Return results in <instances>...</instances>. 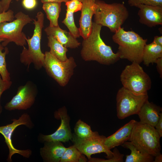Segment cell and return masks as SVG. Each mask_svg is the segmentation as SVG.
Segmentation results:
<instances>
[{
    "label": "cell",
    "instance_id": "30",
    "mask_svg": "<svg viewBox=\"0 0 162 162\" xmlns=\"http://www.w3.org/2000/svg\"><path fill=\"white\" fill-rule=\"evenodd\" d=\"M12 84V82L5 81L2 80L0 75V116L2 112V109L0 103V98L2 94L4 92L9 89Z\"/></svg>",
    "mask_w": 162,
    "mask_h": 162
},
{
    "label": "cell",
    "instance_id": "27",
    "mask_svg": "<svg viewBox=\"0 0 162 162\" xmlns=\"http://www.w3.org/2000/svg\"><path fill=\"white\" fill-rule=\"evenodd\" d=\"M74 14V13L66 10L65 18L62 22L68 28L73 36L77 38H79L80 35L79 28L75 23Z\"/></svg>",
    "mask_w": 162,
    "mask_h": 162
},
{
    "label": "cell",
    "instance_id": "25",
    "mask_svg": "<svg viewBox=\"0 0 162 162\" xmlns=\"http://www.w3.org/2000/svg\"><path fill=\"white\" fill-rule=\"evenodd\" d=\"M4 47L0 43V75L2 80L5 81H10V74L7 68L6 56L9 53L8 49Z\"/></svg>",
    "mask_w": 162,
    "mask_h": 162
},
{
    "label": "cell",
    "instance_id": "35",
    "mask_svg": "<svg viewBox=\"0 0 162 162\" xmlns=\"http://www.w3.org/2000/svg\"><path fill=\"white\" fill-rule=\"evenodd\" d=\"M157 64L156 68L157 71L160 74V77H162V57L158 58L155 62Z\"/></svg>",
    "mask_w": 162,
    "mask_h": 162
},
{
    "label": "cell",
    "instance_id": "16",
    "mask_svg": "<svg viewBox=\"0 0 162 162\" xmlns=\"http://www.w3.org/2000/svg\"><path fill=\"white\" fill-rule=\"evenodd\" d=\"M136 121L133 119L131 120L114 133L106 137L104 144L106 148L110 150L116 146L122 145L128 140Z\"/></svg>",
    "mask_w": 162,
    "mask_h": 162
},
{
    "label": "cell",
    "instance_id": "1",
    "mask_svg": "<svg viewBox=\"0 0 162 162\" xmlns=\"http://www.w3.org/2000/svg\"><path fill=\"white\" fill-rule=\"evenodd\" d=\"M101 25L92 22L91 32L83 39L80 55L86 61H96L104 65L113 64L120 58L118 53H114L111 46L106 45L100 35Z\"/></svg>",
    "mask_w": 162,
    "mask_h": 162
},
{
    "label": "cell",
    "instance_id": "11",
    "mask_svg": "<svg viewBox=\"0 0 162 162\" xmlns=\"http://www.w3.org/2000/svg\"><path fill=\"white\" fill-rule=\"evenodd\" d=\"M13 122L6 125L0 126V133L4 137L5 142L9 149V154L7 160L12 162V157L15 154H19L24 157L29 158L31 155L32 152L29 149L20 150L14 147L12 142L11 137L13 133L16 128L20 125H24L29 129L32 128L34 124L30 116L27 113L22 114L18 119H13Z\"/></svg>",
    "mask_w": 162,
    "mask_h": 162
},
{
    "label": "cell",
    "instance_id": "4",
    "mask_svg": "<svg viewBox=\"0 0 162 162\" xmlns=\"http://www.w3.org/2000/svg\"><path fill=\"white\" fill-rule=\"evenodd\" d=\"M32 19L34 26L33 34L30 38L26 37L28 47L27 49L23 46L20 54V60L22 63L27 67V69L33 63L34 68L39 70L44 67V54L42 52L40 46L44 27V14L39 11L37 13L35 18Z\"/></svg>",
    "mask_w": 162,
    "mask_h": 162
},
{
    "label": "cell",
    "instance_id": "12",
    "mask_svg": "<svg viewBox=\"0 0 162 162\" xmlns=\"http://www.w3.org/2000/svg\"><path fill=\"white\" fill-rule=\"evenodd\" d=\"M37 89L30 81L18 88L16 94L7 103L4 108L9 111L26 110L34 104L37 94Z\"/></svg>",
    "mask_w": 162,
    "mask_h": 162
},
{
    "label": "cell",
    "instance_id": "34",
    "mask_svg": "<svg viewBox=\"0 0 162 162\" xmlns=\"http://www.w3.org/2000/svg\"><path fill=\"white\" fill-rule=\"evenodd\" d=\"M13 0H2L1 1L3 12H6L8 10L10 4Z\"/></svg>",
    "mask_w": 162,
    "mask_h": 162
},
{
    "label": "cell",
    "instance_id": "8",
    "mask_svg": "<svg viewBox=\"0 0 162 162\" xmlns=\"http://www.w3.org/2000/svg\"><path fill=\"white\" fill-rule=\"evenodd\" d=\"M14 18L11 22L0 23V38L4 39L1 44L4 47L11 42L23 47L26 44V36L22 30L25 26L33 21L32 18L21 11L16 13Z\"/></svg>",
    "mask_w": 162,
    "mask_h": 162
},
{
    "label": "cell",
    "instance_id": "38",
    "mask_svg": "<svg viewBox=\"0 0 162 162\" xmlns=\"http://www.w3.org/2000/svg\"><path fill=\"white\" fill-rule=\"evenodd\" d=\"M153 162H162V154L161 153L154 157Z\"/></svg>",
    "mask_w": 162,
    "mask_h": 162
},
{
    "label": "cell",
    "instance_id": "6",
    "mask_svg": "<svg viewBox=\"0 0 162 162\" xmlns=\"http://www.w3.org/2000/svg\"><path fill=\"white\" fill-rule=\"evenodd\" d=\"M160 138L154 127L136 121L128 141L140 152L155 157L160 153Z\"/></svg>",
    "mask_w": 162,
    "mask_h": 162
},
{
    "label": "cell",
    "instance_id": "33",
    "mask_svg": "<svg viewBox=\"0 0 162 162\" xmlns=\"http://www.w3.org/2000/svg\"><path fill=\"white\" fill-rule=\"evenodd\" d=\"M155 128L158 133L160 137H162V113L160 115L158 121L156 124Z\"/></svg>",
    "mask_w": 162,
    "mask_h": 162
},
{
    "label": "cell",
    "instance_id": "29",
    "mask_svg": "<svg viewBox=\"0 0 162 162\" xmlns=\"http://www.w3.org/2000/svg\"><path fill=\"white\" fill-rule=\"evenodd\" d=\"M83 0H70L65 3L67 10L74 13L80 11Z\"/></svg>",
    "mask_w": 162,
    "mask_h": 162
},
{
    "label": "cell",
    "instance_id": "10",
    "mask_svg": "<svg viewBox=\"0 0 162 162\" xmlns=\"http://www.w3.org/2000/svg\"><path fill=\"white\" fill-rule=\"evenodd\" d=\"M148 94H135L123 86L118 91L116 97L117 116L120 119L137 114L145 103L148 100Z\"/></svg>",
    "mask_w": 162,
    "mask_h": 162
},
{
    "label": "cell",
    "instance_id": "26",
    "mask_svg": "<svg viewBox=\"0 0 162 162\" xmlns=\"http://www.w3.org/2000/svg\"><path fill=\"white\" fill-rule=\"evenodd\" d=\"M74 130V134L77 136L81 138L88 137L95 133L92 131L90 126L81 120H79L76 123Z\"/></svg>",
    "mask_w": 162,
    "mask_h": 162
},
{
    "label": "cell",
    "instance_id": "23",
    "mask_svg": "<svg viewBox=\"0 0 162 162\" xmlns=\"http://www.w3.org/2000/svg\"><path fill=\"white\" fill-rule=\"evenodd\" d=\"M61 3L50 2L43 3L42 8L50 21V26H56L58 24V18L61 10Z\"/></svg>",
    "mask_w": 162,
    "mask_h": 162
},
{
    "label": "cell",
    "instance_id": "14",
    "mask_svg": "<svg viewBox=\"0 0 162 162\" xmlns=\"http://www.w3.org/2000/svg\"><path fill=\"white\" fill-rule=\"evenodd\" d=\"M138 15L139 22L148 27L162 25V6L140 4Z\"/></svg>",
    "mask_w": 162,
    "mask_h": 162
},
{
    "label": "cell",
    "instance_id": "31",
    "mask_svg": "<svg viewBox=\"0 0 162 162\" xmlns=\"http://www.w3.org/2000/svg\"><path fill=\"white\" fill-rule=\"evenodd\" d=\"M14 18V11L10 9L0 13V23L3 22H11Z\"/></svg>",
    "mask_w": 162,
    "mask_h": 162
},
{
    "label": "cell",
    "instance_id": "13",
    "mask_svg": "<svg viewBox=\"0 0 162 162\" xmlns=\"http://www.w3.org/2000/svg\"><path fill=\"white\" fill-rule=\"evenodd\" d=\"M55 118L61 120V124L53 133L48 135L40 134L38 139L40 142H66L71 140L72 134L69 125L70 118L66 108L64 106L54 112Z\"/></svg>",
    "mask_w": 162,
    "mask_h": 162
},
{
    "label": "cell",
    "instance_id": "24",
    "mask_svg": "<svg viewBox=\"0 0 162 162\" xmlns=\"http://www.w3.org/2000/svg\"><path fill=\"white\" fill-rule=\"evenodd\" d=\"M83 154L73 145L67 148L60 162H86Z\"/></svg>",
    "mask_w": 162,
    "mask_h": 162
},
{
    "label": "cell",
    "instance_id": "39",
    "mask_svg": "<svg viewBox=\"0 0 162 162\" xmlns=\"http://www.w3.org/2000/svg\"><path fill=\"white\" fill-rule=\"evenodd\" d=\"M2 12H3V10L1 3V1H0V13H1Z\"/></svg>",
    "mask_w": 162,
    "mask_h": 162
},
{
    "label": "cell",
    "instance_id": "32",
    "mask_svg": "<svg viewBox=\"0 0 162 162\" xmlns=\"http://www.w3.org/2000/svg\"><path fill=\"white\" fill-rule=\"evenodd\" d=\"M22 4L23 7L28 10H32L37 6V0H22Z\"/></svg>",
    "mask_w": 162,
    "mask_h": 162
},
{
    "label": "cell",
    "instance_id": "28",
    "mask_svg": "<svg viewBox=\"0 0 162 162\" xmlns=\"http://www.w3.org/2000/svg\"><path fill=\"white\" fill-rule=\"evenodd\" d=\"M128 3L131 7L140 4L162 6V0H128Z\"/></svg>",
    "mask_w": 162,
    "mask_h": 162
},
{
    "label": "cell",
    "instance_id": "40",
    "mask_svg": "<svg viewBox=\"0 0 162 162\" xmlns=\"http://www.w3.org/2000/svg\"><path fill=\"white\" fill-rule=\"evenodd\" d=\"M4 41V39L3 38H0V43Z\"/></svg>",
    "mask_w": 162,
    "mask_h": 162
},
{
    "label": "cell",
    "instance_id": "20",
    "mask_svg": "<svg viewBox=\"0 0 162 162\" xmlns=\"http://www.w3.org/2000/svg\"><path fill=\"white\" fill-rule=\"evenodd\" d=\"M161 57H162V46L153 42L145 45L142 58L144 64L148 66L151 63H155L157 60Z\"/></svg>",
    "mask_w": 162,
    "mask_h": 162
},
{
    "label": "cell",
    "instance_id": "2",
    "mask_svg": "<svg viewBox=\"0 0 162 162\" xmlns=\"http://www.w3.org/2000/svg\"><path fill=\"white\" fill-rule=\"evenodd\" d=\"M106 137L100 135L97 132H95L92 135L84 138L77 136L72 134L71 140L74 146L82 154L86 155L88 160L91 156L101 153H105L107 159L93 158V162H123L124 155L120 153L118 149L114 148L113 152L108 149L104 145Z\"/></svg>",
    "mask_w": 162,
    "mask_h": 162
},
{
    "label": "cell",
    "instance_id": "17",
    "mask_svg": "<svg viewBox=\"0 0 162 162\" xmlns=\"http://www.w3.org/2000/svg\"><path fill=\"white\" fill-rule=\"evenodd\" d=\"M162 108L152 102L146 100L141 106L137 115L141 123L155 128L162 112Z\"/></svg>",
    "mask_w": 162,
    "mask_h": 162
},
{
    "label": "cell",
    "instance_id": "9",
    "mask_svg": "<svg viewBox=\"0 0 162 162\" xmlns=\"http://www.w3.org/2000/svg\"><path fill=\"white\" fill-rule=\"evenodd\" d=\"M44 67L47 74L61 86L67 85L74 74L76 66L74 59L70 56L65 61H62L49 52L44 53Z\"/></svg>",
    "mask_w": 162,
    "mask_h": 162
},
{
    "label": "cell",
    "instance_id": "7",
    "mask_svg": "<svg viewBox=\"0 0 162 162\" xmlns=\"http://www.w3.org/2000/svg\"><path fill=\"white\" fill-rule=\"evenodd\" d=\"M140 64L133 62L127 65L120 75V80L123 86L133 93L147 94L151 88L152 81Z\"/></svg>",
    "mask_w": 162,
    "mask_h": 162
},
{
    "label": "cell",
    "instance_id": "18",
    "mask_svg": "<svg viewBox=\"0 0 162 162\" xmlns=\"http://www.w3.org/2000/svg\"><path fill=\"white\" fill-rule=\"evenodd\" d=\"M44 31L47 36H52L67 48L75 49L80 45V43L70 32L61 29L59 26H49Z\"/></svg>",
    "mask_w": 162,
    "mask_h": 162
},
{
    "label": "cell",
    "instance_id": "22",
    "mask_svg": "<svg viewBox=\"0 0 162 162\" xmlns=\"http://www.w3.org/2000/svg\"><path fill=\"white\" fill-rule=\"evenodd\" d=\"M47 36V45L50 49V52L62 61L67 60L68 58L67 56V52L68 51L67 48L64 47L52 36Z\"/></svg>",
    "mask_w": 162,
    "mask_h": 162
},
{
    "label": "cell",
    "instance_id": "3",
    "mask_svg": "<svg viewBox=\"0 0 162 162\" xmlns=\"http://www.w3.org/2000/svg\"><path fill=\"white\" fill-rule=\"evenodd\" d=\"M113 41L118 45V53L120 59L140 64L142 62L144 47L147 42L132 30L126 31L120 28L112 36Z\"/></svg>",
    "mask_w": 162,
    "mask_h": 162
},
{
    "label": "cell",
    "instance_id": "5",
    "mask_svg": "<svg viewBox=\"0 0 162 162\" xmlns=\"http://www.w3.org/2000/svg\"><path fill=\"white\" fill-rule=\"evenodd\" d=\"M95 3L94 22L108 27L112 32L121 27L128 17V11L123 3L107 4L100 0H95Z\"/></svg>",
    "mask_w": 162,
    "mask_h": 162
},
{
    "label": "cell",
    "instance_id": "15",
    "mask_svg": "<svg viewBox=\"0 0 162 162\" xmlns=\"http://www.w3.org/2000/svg\"><path fill=\"white\" fill-rule=\"evenodd\" d=\"M95 0H83L81 10L79 28L80 36L83 39L90 34L92 27V18L95 9Z\"/></svg>",
    "mask_w": 162,
    "mask_h": 162
},
{
    "label": "cell",
    "instance_id": "41",
    "mask_svg": "<svg viewBox=\"0 0 162 162\" xmlns=\"http://www.w3.org/2000/svg\"><path fill=\"white\" fill-rule=\"evenodd\" d=\"M16 0V1L17 2H18V1H19L20 0Z\"/></svg>",
    "mask_w": 162,
    "mask_h": 162
},
{
    "label": "cell",
    "instance_id": "37",
    "mask_svg": "<svg viewBox=\"0 0 162 162\" xmlns=\"http://www.w3.org/2000/svg\"><path fill=\"white\" fill-rule=\"evenodd\" d=\"M70 0H41V1L43 3L50 2L61 3L62 2L66 3Z\"/></svg>",
    "mask_w": 162,
    "mask_h": 162
},
{
    "label": "cell",
    "instance_id": "36",
    "mask_svg": "<svg viewBox=\"0 0 162 162\" xmlns=\"http://www.w3.org/2000/svg\"><path fill=\"white\" fill-rule=\"evenodd\" d=\"M152 42L158 45L162 46V36H154Z\"/></svg>",
    "mask_w": 162,
    "mask_h": 162
},
{
    "label": "cell",
    "instance_id": "21",
    "mask_svg": "<svg viewBox=\"0 0 162 162\" xmlns=\"http://www.w3.org/2000/svg\"><path fill=\"white\" fill-rule=\"evenodd\" d=\"M130 149L131 153L126 156L125 162H152L154 157L138 150L130 142L126 141L121 145Z\"/></svg>",
    "mask_w": 162,
    "mask_h": 162
},
{
    "label": "cell",
    "instance_id": "19",
    "mask_svg": "<svg viewBox=\"0 0 162 162\" xmlns=\"http://www.w3.org/2000/svg\"><path fill=\"white\" fill-rule=\"evenodd\" d=\"M44 146L40 149V155L44 161L59 162L67 148L61 142H45Z\"/></svg>",
    "mask_w": 162,
    "mask_h": 162
}]
</instances>
